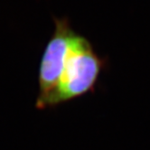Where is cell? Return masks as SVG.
I'll list each match as a JSON object with an SVG mask.
<instances>
[{
	"instance_id": "1",
	"label": "cell",
	"mask_w": 150,
	"mask_h": 150,
	"mask_svg": "<svg viewBox=\"0 0 150 150\" xmlns=\"http://www.w3.org/2000/svg\"><path fill=\"white\" fill-rule=\"evenodd\" d=\"M104 66L105 61L96 53L90 41L76 33L60 81L40 110L57 106L92 91Z\"/></svg>"
},
{
	"instance_id": "2",
	"label": "cell",
	"mask_w": 150,
	"mask_h": 150,
	"mask_svg": "<svg viewBox=\"0 0 150 150\" xmlns=\"http://www.w3.org/2000/svg\"><path fill=\"white\" fill-rule=\"evenodd\" d=\"M54 25V32L47 42L40 62L39 94L36 100L38 109L57 87L72 39L76 35L67 18H55Z\"/></svg>"
}]
</instances>
